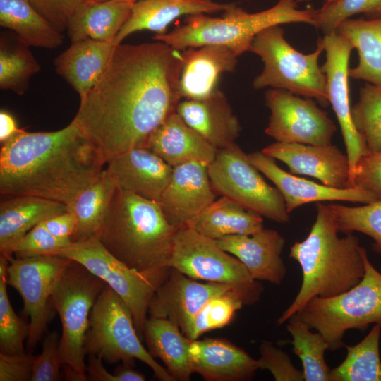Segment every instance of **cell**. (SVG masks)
<instances>
[{"instance_id": "obj_1", "label": "cell", "mask_w": 381, "mask_h": 381, "mask_svg": "<svg viewBox=\"0 0 381 381\" xmlns=\"http://www.w3.org/2000/svg\"><path fill=\"white\" fill-rule=\"evenodd\" d=\"M182 50L155 40L116 44L102 75L80 99L72 120L107 162L135 147L182 99Z\"/></svg>"}, {"instance_id": "obj_2", "label": "cell", "mask_w": 381, "mask_h": 381, "mask_svg": "<svg viewBox=\"0 0 381 381\" xmlns=\"http://www.w3.org/2000/svg\"><path fill=\"white\" fill-rule=\"evenodd\" d=\"M1 197L33 195L71 204L106 161L74 121L55 131L22 128L1 144Z\"/></svg>"}, {"instance_id": "obj_3", "label": "cell", "mask_w": 381, "mask_h": 381, "mask_svg": "<svg viewBox=\"0 0 381 381\" xmlns=\"http://www.w3.org/2000/svg\"><path fill=\"white\" fill-rule=\"evenodd\" d=\"M315 223L306 239L296 242L289 256L298 262L302 284L296 296L278 318L282 325L313 298H329L356 286L365 274L366 250L352 233L338 236L335 215L329 205L317 202Z\"/></svg>"}, {"instance_id": "obj_4", "label": "cell", "mask_w": 381, "mask_h": 381, "mask_svg": "<svg viewBox=\"0 0 381 381\" xmlns=\"http://www.w3.org/2000/svg\"><path fill=\"white\" fill-rule=\"evenodd\" d=\"M176 230L158 202L117 188L97 237L129 267L159 273L171 268Z\"/></svg>"}, {"instance_id": "obj_5", "label": "cell", "mask_w": 381, "mask_h": 381, "mask_svg": "<svg viewBox=\"0 0 381 381\" xmlns=\"http://www.w3.org/2000/svg\"><path fill=\"white\" fill-rule=\"evenodd\" d=\"M296 3L297 0H279L272 7L257 13H248L232 4L221 17L191 15L183 24L165 34L156 35L153 39L178 50L224 45L240 56L250 52L255 37L267 28L291 23L314 25L316 10L298 9Z\"/></svg>"}, {"instance_id": "obj_6", "label": "cell", "mask_w": 381, "mask_h": 381, "mask_svg": "<svg viewBox=\"0 0 381 381\" xmlns=\"http://www.w3.org/2000/svg\"><path fill=\"white\" fill-rule=\"evenodd\" d=\"M106 284L82 265L72 261L60 277L50 303L59 315V351L65 378L86 381L85 341L92 308Z\"/></svg>"}, {"instance_id": "obj_7", "label": "cell", "mask_w": 381, "mask_h": 381, "mask_svg": "<svg viewBox=\"0 0 381 381\" xmlns=\"http://www.w3.org/2000/svg\"><path fill=\"white\" fill-rule=\"evenodd\" d=\"M279 25L262 30L252 42L250 52L258 55L264 63L261 73L253 80V87L286 90L315 99L322 107H327V78L318 64L324 51L322 39L319 38L316 50L304 54L289 44Z\"/></svg>"}, {"instance_id": "obj_8", "label": "cell", "mask_w": 381, "mask_h": 381, "mask_svg": "<svg viewBox=\"0 0 381 381\" xmlns=\"http://www.w3.org/2000/svg\"><path fill=\"white\" fill-rule=\"evenodd\" d=\"M365 274L353 288L339 295L311 298L298 313L301 319L318 332L329 350L344 346L346 331H364L370 324L381 325V273L364 257Z\"/></svg>"}, {"instance_id": "obj_9", "label": "cell", "mask_w": 381, "mask_h": 381, "mask_svg": "<svg viewBox=\"0 0 381 381\" xmlns=\"http://www.w3.org/2000/svg\"><path fill=\"white\" fill-rule=\"evenodd\" d=\"M140 339L129 308L106 284L90 313L84 346L85 355L95 356L109 364L121 361L132 365L134 360H139L152 369L159 380L175 381L143 346Z\"/></svg>"}, {"instance_id": "obj_10", "label": "cell", "mask_w": 381, "mask_h": 381, "mask_svg": "<svg viewBox=\"0 0 381 381\" xmlns=\"http://www.w3.org/2000/svg\"><path fill=\"white\" fill-rule=\"evenodd\" d=\"M56 255L85 267L111 288L129 308L140 339L150 300L168 272L147 273L131 268L113 255L97 236L74 241Z\"/></svg>"}, {"instance_id": "obj_11", "label": "cell", "mask_w": 381, "mask_h": 381, "mask_svg": "<svg viewBox=\"0 0 381 381\" xmlns=\"http://www.w3.org/2000/svg\"><path fill=\"white\" fill-rule=\"evenodd\" d=\"M207 169L215 193L269 219L289 222V213L279 190L265 181L236 143L218 150Z\"/></svg>"}, {"instance_id": "obj_12", "label": "cell", "mask_w": 381, "mask_h": 381, "mask_svg": "<svg viewBox=\"0 0 381 381\" xmlns=\"http://www.w3.org/2000/svg\"><path fill=\"white\" fill-rule=\"evenodd\" d=\"M71 262L60 255L8 258L7 284L18 292L23 303V313L30 318L27 339V350L30 353L45 332L52 318L51 296Z\"/></svg>"}, {"instance_id": "obj_13", "label": "cell", "mask_w": 381, "mask_h": 381, "mask_svg": "<svg viewBox=\"0 0 381 381\" xmlns=\"http://www.w3.org/2000/svg\"><path fill=\"white\" fill-rule=\"evenodd\" d=\"M270 116L265 133L281 143L314 145L332 144L337 127L310 98L270 88L265 95Z\"/></svg>"}, {"instance_id": "obj_14", "label": "cell", "mask_w": 381, "mask_h": 381, "mask_svg": "<svg viewBox=\"0 0 381 381\" xmlns=\"http://www.w3.org/2000/svg\"><path fill=\"white\" fill-rule=\"evenodd\" d=\"M170 267L195 279L210 282L248 284L257 281L216 240L188 226L175 233Z\"/></svg>"}, {"instance_id": "obj_15", "label": "cell", "mask_w": 381, "mask_h": 381, "mask_svg": "<svg viewBox=\"0 0 381 381\" xmlns=\"http://www.w3.org/2000/svg\"><path fill=\"white\" fill-rule=\"evenodd\" d=\"M239 288L262 290L256 281L248 284L199 282L171 267L150 300L148 317L167 319L185 334L195 315L208 301Z\"/></svg>"}, {"instance_id": "obj_16", "label": "cell", "mask_w": 381, "mask_h": 381, "mask_svg": "<svg viewBox=\"0 0 381 381\" xmlns=\"http://www.w3.org/2000/svg\"><path fill=\"white\" fill-rule=\"evenodd\" d=\"M322 39L326 60L321 67L327 78L329 102L339 123L349 161L351 174L358 159L368 151L351 116L349 86V62L353 46L337 31Z\"/></svg>"}, {"instance_id": "obj_17", "label": "cell", "mask_w": 381, "mask_h": 381, "mask_svg": "<svg viewBox=\"0 0 381 381\" xmlns=\"http://www.w3.org/2000/svg\"><path fill=\"white\" fill-rule=\"evenodd\" d=\"M262 152L286 164L292 174L310 176L329 187L352 188L347 155L332 144L275 142Z\"/></svg>"}, {"instance_id": "obj_18", "label": "cell", "mask_w": 381, "mask_h": 381, "mask_svg": "<svg viewBox=\"0 0 381 381\" xmlns=\"http://www.w3.org/2000/svg\"><path fill=\"white\" fill-rule=\"evenodd\" d=\"M208 165L190 162L174 167L159 202L168 222L176 229L189 222L215 200Z\"/></svg>"}, {"instance_id": "obj_19", "label": "cell", "mask_w": 381, "mask_h": 381, "mask_svg": "<svg viewBox=\"0 0 381 381\" xmlns=\"http://www.w3.org/2000/svg\"><path fill=\"white\" fill-rule=\"evenodd\" d=\"M247 155L254 167L279 190L289 213L309 202L348 201L368 204L378 200L374 194L358 187L337 188L296 176L283 170L274 158L262 151Z\"/></svg>"}, {"instance_id": "obj_20", "label": "cell", "mask_w": 381, "mask_h": 381, "mask_svg": "<svg viewBox=\"0 0 381 381\" xmlns=\"http://www.w3.org/2000/svg\"><path fill=\"white\" fill-rule=\"evenodd\" d=\"M106 164L117 188L158 202L174 169L146 147H135L121 153Z\"/></svg>"}, {"instance_id": "obj_21", "label": "cell", "mask_w": 381, "mask_h": 381, "mask_svg": "<svg viewBox=\"0 0 381 381\" xmlns=\"http://www.w3.org/2000/svg\"><path fill=\"white\" fill-rule=\"evenodd\" d=\"M216 241L245 265L253 279L279 284L284 279L286 268L281 257L284 239L277 231L263 228L251 235H229Z\"/></svg>"}, {"instance_id": "obj_22", "label": "cell", "mask_w": 381, "mask_h": 381, "mask_svg": "<svg viewBox=\"0 0 381 381\" xmlns=\"http://www.w3.org/2000/svg\"><path fill=\"white\" fill-rule=\"evenodd\" d=\"M179 88L183 99L202 100L217 90L219 78L235 71L238 55L230 47L208 44L182 50Z\"/></svg>"}, {"instance_id": "obj_23", "label": "cell", "mask_w": 381, "mask_h": 381, "mask_svg": "<svg viewBox=\"0 0 381 381\" xmlns=\"http://www.w3.org/2000/svg\"><path fill=\"white\" fill-rule=\"evenodd\" d=\"M190 356L194 373L208 381L246 380L258 369L256 359L224 339L191 341Z\"/></svg>"}, {"instance_id": "obj_24", "label": "cell", "mask_w": 381, "mask_h": 381, "mask_svg": "<svg viewBox=\"0 0 381 381\" xmlns=\"http://www.w3.org/2000/svg\"><path fill=\"white\" fill-rule=\"evenodd\" d=\"M176 113L217 150L234 144L241 132L237 116L224 94L218 89L205 99L181 100Z\"/></svg>"}, {"instance_id": "obj_25", "label": "cell", "mask_w": 381, "mask_h": 381, "mask_svg": "<svg viewBox=\"0 0 381 381\" xmlns=\"http://www.w3.org/2000/svg\"><path fill=\"white\" fill-rule=\"evenodd\" d=\"M145 147L172 167L195 162L209 165L218 150L190 127L176 111L156 128Z\"/></svg>"}, {"instance_id": "obj_26", "label": "cell", "mask_w": 381, "mask_h": 381, "mask_svg": "<svg viewBox=\"0 0 381 381\" xmlns=\"http://www.w3.org/2000/svg\"><path fill=\"white\" fill-rule=\"evenodd\" d=\"M114 42L90 38L72 42L54 61L56 72L80 96H86L99 80L111 58Z\"/></svg>"}, {"instance_id": "obj_27", "label": "cell", "mask_w": 381, "mask_h": 381, "mask_svg": "<svg viewBox=\"0 0 381 381\" xmlns=\"http://www.w3.org/2000/svg\"><path fill=\"white\" fill-rule=\"evenodd\" d=\"M232 4L212 0H138L133 3L130 16L116 36L114 44H121L129 35L137 31L165 34L168 25L183 15L224 11Z\"/></svg>"}, {"instance_id": "obj_28", "label": "cell", "mask_w": 381, "mask_h": 381, "mask_svg": "<svg viewBox=\"0 0 381 381\" xmlns=\"http://www.w3.org/2000/svg\"><path fill=\"white\" fill-rule=\"evenodd\" d=\"M67 205L33 195L3 197L0 202V254L8 259L28 231L46 219L67 211Z\"/></svg>"}, {"instance_id": "obj_29", "label": "cell", "mask_w": 381, "mask_h": 381, "mask_svg": "<svg viewBox=\"0 0 381 381\" xmlns=\"http://www.w3.org/2000/svg\"><path fill=\"white\" fill-rule=\"evenodd\" d=\"M133 3L123 0L87 1L70 17L66 30L71 42L83 39L114 42L130 16Z\"/></svg>"}, {"instance_id": "obj_30", "label": "cell", "mask_w": 381, "mask_h": 381, "mask_svg": "<svg viewBox=\"0 0 381 381\" xmlns=\"http://www.w3.org/2000/svg\"><path fill=\"white\" fill-rule=\"evenodd\" d=\"M143 337L153 358L164 363L176 380L188 381L194 373L190 356V340L171 321L148 317Z\"/></svg>"}, {"instance_id": "obj_31", "label": "cell", "mask_w": 381, "mask_h": 381, "mask_svg": "<svg viewBox=\"0 0 381 381\" xmlns=\"http://www.w3.org/2000/svg\"><path fill=\"white\" fill-rule=\"evenodd\" d=\"M187 226L214 240L229 235H251L264 228L261 215L224 196L214 200Z\"/></svg>"}, {"instance_id": "obj_32", "label": "cell", "mask_w": 381, "mask_h": 381, "mask_svg": "<svg viewBox=\"0 0 381 381\" xmlns=\"http://www.w3.org/2000/svg\"><path fill=\"white\" fill-rule=\"evenodd\" d=\"M0 25L28 47L54 49L64 35L44 18L29 0H0Z\"/></svg>"}, {"instance_id": "obj_33", "label": "cell", "mask_w": 381, "mask_h": 381, "mask_svg": "<svg viewBox=\"0 0 381 381\" xmlns=\"http://www.w3.org/2000/svg\"><path fill=\"white\" fill-rule=\"evenodd\" d=\"M346 37L358 54V64L349 76L381 87V17L347 19L336 30Z\"/></svg>"}, {"instance_id": "obj_34", "label": "cell", "mask_w": 381, "mask_h": 381, "mask_svg": "<svg viewBox=\"0 0 381 381\" xmlns=\"http://www.w3.org/2000/svg\"><path fill=\"white\" fill-rule=\"evenodd\" d=\"M116 184L106 169L70 205L77 225L72 242L97 236L116 191Z\"/></svg>"}, {"instance_id": "obj_35", "label": "cell", "mask_w": 381, "mask_h": 381, "mask_svg": "<svg viewBox=\"0 0 381 381\" xmlns=\"http://www.w3.org/2000/svg\"><path fill=\"white\" fill-rule=\"evenodd\" d=\"M262 291L239 288L211 298L195 315L184 334L193 341L206 332L225 327L243 305L258 301Z\"/></svg>"}, {"instance_id": "obj_36", "label": "cell", "mask_w": 381, "mask_h": 381, "mask_svg": "<svg viewBox=\"0 0 381 381\" xmlns=\"http://www.w3.org/2000/svg\"><path fill=\"white\" fill-rule=\"evenodd\" d=\"M29 47L16 34H3L0 38V87L22 95L29 87L31 77L40 69Z\"/></svg>"}, {"instance_id": "obj_37", "label": "cell", "mask_w": 381, "mask_h": 381, "mask_svg": "<svg viewBox=\"0 0 381 381\" xmlns=\"http://www.w3.org/2000/svg\"><path fill=\"white\" fill-rule=\"evenodd\" d=\"M381 325L375 324L358 344L345 346L344 361L330 371V381H381L379 341Z\"/></svg>"}, {"instance_id": "obj_38", "label": "cell", "mask_w": 381, "mask_h": 381, "mask_svg": "<svg viewBox=\"0 0 381 381\" xmlns=\"http://www.w3.org/2000/svg\"><path fill=\"white\" fill-rule=\"evenodd\" d=\"M287 321L286 328L292 337L293 350L302 363L305 380L330 381L331 370L324 358L325 351L329 349L326 340L318 332H311V329L298 313Z\"/></svg>"}, {"instance_id": "obj_39", "label": "cell", "mask_w": 381, "mask_h": 381, "mask_svg": "<svg viewBox=\"0 0 381 381\" xmlns=\"http://www.w3.org/2000/svg\"><path fill=\"white\" fill-rule=\"evenodd\" d=\"M353 124L368 151L381 150V87L366 83L351 107Z\"/></svg>"}, {"instance_id": "obj_40", "label": "cell", "mask_w": 381, "mask_h": 381, "mask_svg": "<svg viewBox=\"0 0 381 381\" xmlns=\"http://www.w3.org/2000/svg\"><path fill=\"white\" fill-rule=\"evenodd\" d=\"M8 259L0 255V352L9 355L26 351L24 341L29 334V323L22 320L11 304L6 282Z\"/></svg>"}, {"instance_id": "obj_41", "label": "cell", "mask_w": 381, "mask_h": 381, "mask_svg": "<svg viewBox=\"0 0 381 381\" xmlns=\"http://www.w3.org/2000/svg\"><path fill=\"white\" fill-rule=\"evenodd\" d=\"M339 231L361 232L374 241L373 249L381 253V200L358 207L329 204Z\"/></svg>"}, {"instance_id": "obj_42", "label": "cell", "mask_w": 381, "mask_h": 381, "mask_svg": "<svg viewBox=\"0 0 381 381\" xmlns=\"http://www.w3.org/2000/svg\"><path fill=\"white\" fill-rule=\"evenodd\" d=\"M364 13L371 18L381 17V0H332L316 10L314 26L325 35L336 32L338 26L350 17Z\"/></svg>"}, {"instance_id": "obj_43", "label": "cell", "mask_w": 381, "mask_h": 381, "mask_svg": "<svg viewBox=\"0 0 381 381\" xmlns=\"http://www.w3.org/2000/svg\"><path fill=\"white\" fill-rule=\"evenodd\" d=\"M71 240L62 239L52 235L46 228L44 222L28 231L12 248L16 258L37 255H56L68 247Z\"/></svg>"}, {"instance_id": "obj_44", "label": "cell", "mask_w": 381, "mask_h": 381, "mask_svg": "<svg viewBox=\"0 0 381 381\" xmlns=\"http://www.w3.org/2000/svg\"><path fill=\"white\" fill-rule=\"evenodd\" d=\"M259 351L258 369L269 370L276 381L305 380L303 372L296 369L289 356L271 342L262 341Z\"/></svg>"}, {"instance_id": "obj_45", "label": "cell", "mask_w": 381, "mask_h": 381, "mask_svg": "<svg viewBox=\"0 0 381 381\" xmlns=\"http://www.w3.org/2000/svg\"><path fill=\"white\" fill-rule=\"evenodd\" d=\"M59 338L56 332H49L42 343L40 354L35 356L30 381H56L61 380Z\"/></svg>"}, {"instance_id": "obj_46", "label": "cell", "mask_w": 381, "mask_h": 381, "mask_svg": "<svg viewBox=\"0 0 381 381\" xmlns=\"http://www.w3.org/2000/svg\"><path fill=\"white\" fill-rule=\"evenodd\" d=\"M351 185L381 200V150L368 151L358 159L351 174Z\"/></svg>"}, {"instance_id": "obj_47", "label": "cell", "mask_w": 381, "mask_h": 381, "mask_svg": "<svg viewBox=\"0 0 381 381\" xmlns=\"http://www.w3.org/2000/svg\"><path fill=\"white\" fill-rule=\"evenodd\" d=\"M33 7L57 30H66L73 12L87 0H29Z\"/></svg>"}, {"instance_id": "obj_48", "label": "cell", "mask_w": 381, "mask_h": 381, "mask_svg": "<svg viewBox=\"0 0 381 381\" xmlns=\"http://www.w3.org/2000/svg\"><path fill=\"white\" fill-rule=\"evenodd\" d=\"M35 356L0 352V381L30 380Z\"/></svg>"}, {"instance_id": "obj_49", "label": "cell", "mask_w": 381, "mask_h": 381, "mask_svg": "<svg viewBox=\"0 0 381 381\" xmlns=\"http://www.w3.org/2000/svg\"><path fill=\"white\" fill-rule=\"evenodd\" d=\"M44 224L48 231L54 236L72 241L75 233L77 219L73 212L67 211L54 215L45 221Z\"/></svg>"}, {"instance_id": "obj_50", "label": "cell", "mask_w": 381, "mask_h": 381, "mask_svg": "<svg viewBox=\"0 0 381 381\" xmlns=\"http://www.w3.org/2000/svg\"><path fill=\"white\" fill-rule=\"evenodd\" d=\"M22 128L18 127L15 118L8 111H0V143L3 144L15 136Z\"/></svg>"}, {"instance_id": "obj_51", "label": "cell", "mask_w": 381, "mask_h": 381, "mask_svg": "<svg viewBox=\"0 0 381 381\" xmlns=\"http://www.w3.org/2000/svg\"><path fill=\"white\" fill-rule=\"evenodd\" d=\"M131 365L123 364L113 372L115 381H144L145 376L139 371L130 367Z\"/></svg>"}, {"instance_id": "obj_52", "label": "cell", "mask_w": 381, "mask_h": 381, "mask_svg": "<svg viewBox=\"0 0 381 381\" xmlns=\"http://www.w3.org/2000/svg\"><path fill=\"white\" fill-rule=\"evenodd\" d=\"M88 1H105V0H88ZM123 1H128V2L134 3V2H135V1H138V0H123Z\"/></svg>"}, {"instance_id": "obj_53", "label": "cell", "mask_w": 381, "mask_h": 381, "mask_svg": "<svg viewBox=\"0 0 381 381\" xmlns=\"http://www.w3.org/2000/svg\"><path fill=\"white\" fill-rule=\"evenodd\" d=\"M332 1V0H326V1Z\"/></svg>"}, {"instance_id": "obj_54", "label": "cell", "mask_w": 381, "mask_h": 381, "mask_svg": "<svg viewBox=\"0 0 381 381\" xmlns=\"http://www.w3.org/2000/svg\"><path fill=\"white\" fill-rule=\"evenodd\" d=\"M299 1H303V0H299Z\"/></svg>"}]
</instances>
